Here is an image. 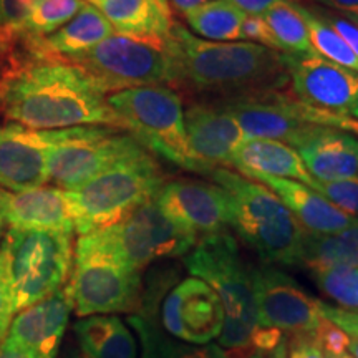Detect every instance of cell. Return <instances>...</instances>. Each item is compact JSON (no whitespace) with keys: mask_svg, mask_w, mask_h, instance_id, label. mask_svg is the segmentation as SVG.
<instances>
[{"mask_svg":"<svg viewBox=\"0 0 358 358\" xmlns=\"http://www.w3.org/2000/svg\"><path fill=\"white\" fill-rule=\"evenodd\" d=\"M128 324L136 332L140 358H227V352L216 343L191 345L169 337L158 325V320L150 310L140 308L128 317Z\"/></svg>","mask_w":358,"mask_h":358,"instance_id":"obj_26","label":"cell"},{"mask_svg":"<svg viewBox=\"0 0 358 358\" xmlns=\"http://www.w3.org/2000/svg\"><path fill=\"white\" fill-rule=\"evenodd\" d=\"M295 7L301 12L302 19L306 20L308 35H310V43L317 55L358 73V57L348 47L345 40L340 37L319 13L308 10L301 2H295Z\"/></svg>","mask_w":358,"mask_h":358,"instance_id":"obj_30","label":"cell"},{"mask_svg":"<svg viewBox=\"0 0 358 358\" xmlns=\"http://www.w3.org/2000/svg\"><path fill=\"white\" fill-rule=\"evenodd\" d=\"M313 2L330 8H337V10H343L350 13V15L358 13V0H313Z\"/></svg>","mask_w":358,"mask_h":358,"instance_id":"obj_46","label":"cell"},{"mask_svg":"<svg viewBox=\"0 0 358 358\" xmlns=\"http://www.w3.org/2000/svg\"><path fill=\"white\" fill-rule=\"evenodd\" d=\"M0 358H37L32 352L27 350L13 340L7 338L0 343Z\"/></svg>","mask_w":358,"mask_h":358,"instance_id":"obj_45","label":"cell"},{"mask_svg":"<svg viewBox=\"0 0 358 358\" xmlns=\"http://www.w3.org/2000/svg\"><path fill=\"white\" fill-rule=\"evenodd\" d=\"M231 111L243 128L245 140H275L295 148L317 124L306 122L299 113L292 93L268 95L219 103Z\"/></svg>","mask_w":358,"mask_h":358,"instance_id":"obj_16","label":"cell"},{"mask_svg":"<svg viewBox=\"0 0 358 358\" xmlns=\"http://www.w3.org/2000/svg\"><path fill=\"white\" fill-rule=\"evenodd\" d=\"M15 315L17 310L15 302H13L10 282H8L6 256H3V252L0 250V343L6 340L8 330H10L12 320Z\"/></svg>","mask_w":358,"mask_h":358,"instance_id":"obj_36","label":"cell"},{"mask_svg":"<svg viewBox=\"0 0 358 358\" xmlns=\"http://www.w3.org/2000/svg\"><path fill=\"white\" fill-rule=\"evenodd\" d=\"M348 353L353 358H358V338H350V343H348Z\"/></svg>","mask_w":358,"mask_h":358,"instance_id":"obj_49","label":"cell"},{"mask_svg":"<svg viewBox=\"0 0 358 358\" xmlns=\"http://www.w3.org/2000/svg\"><path fill=\"white\" fill-rule=\"evenodd\" d=\"M248 15H262L267 8L280 2H301V0H232Z\"/></svg>","mask_w":358,"mask_h":358,"instance_id":"obj_44","label":"cell"},{"mask_svg":"<svg viewBox=\"0 0 358 358\" xmlns=\"http://www.w3.org/2000/svg\"><path fill=\"white\" fill-rule=\"evenodd\" d=\"M185 129L191 158L198 171L229 166L234 151L245 134L226 106L213 101H194L185 111Z\"/></svg>","mask_w":358,"mask_h":358,"instance_id":"obj_17","label":"cell"},{"mask_svg":"<svg viewBox=\"0 0 358 358\" xmlns=\"http://www.w3.org/2000/svg\"><path fill=\"white\" fill-rule=\"evenodd\" d=\"M299 262L308 271L338 266L358 267V221L334 234L306 232Z\"/></svg>","mask_w":358,"mask_h":358,"instance_id":"obj_27","label":"cell"},{"mask_svg":"<svg viewBox=\"0 0 358 358\" xmlns=\"http://www.w3.org/2000/svg\"><path fill=\"white\" fill-rule=\"evenodd\" d=\"M198 241L192 232L182 229L161 211L153 198L123 221L80 236L75 248L92 250L127 267L143 271L158 259L186 256Z\"/></svg>","mask_w":358,"mask_h":358,"instance_id":"obj_7","label":"cell"},{"mask_svg":"<svg viewBox=\"0 0 358 358\" xmlns=\"http://www.w3.org/2000/svg\"><path fill=\"white\" fill-rule=\"evenodd\" d=\"M236 358H266V357L259 352H250V353H245L243 357H236Z\"/></svg>","mask_w":358,"mask_h":358,"instance_id":"obj_51","label":"cell"},{"mask_svg":"<svg viewBox=\"0 0 358 358\" xmlns=\"http://www.w3.org/2000/svg\"><path fill=\"white\" fill-rule=\"evenodd\" d=\"M243 40H250L252 43L280 52L279 45H277L274 35H272L271 29H268L267 22L264 20L262 15H248V19H245L243 25Z\"/></svg>","mask_w":358,"mask_h":358,"instance_id":"obj_38","label":"cell"},{"mask_svg":"<svg viewBox=\"0 0 358 358\" xmlns=\"http://www.w3.org/2000/svg\"><path fill=\"white\" fill-rule=\"evenodd\" d=\"M268 358H287V343L282 342L274 352L268 353Z\"/></svg>","mask_w":358,"mask_h":358,"instance_id":"obj_48","label":"cell"},{"mask_svg":"<svg viewBox=\"0 0 358 358\" xmlns=\"http://www.w3.org/2000/svg\"><path fill=\"white\" fill-rule=\"evenodd\" d=\"M105 93L153 87L176 88L178 69L169 38H140L113 34L82 55L66 58Z\"/></svg>","mask_w":358,"mask_h":358,"instance_id":"obj_6","label":"cell"},{"mask_svg":"<svg viewBox=\"0 0 358 358\" xmlns=\"http://www.w3.org/2000/svg\"><path fill=\"white\" fill-rule=\"evenodd\" d=\"M259 327H271L290 334H313L324 315L320 301L313 299L279 268L271 266L250 268Z\"/></svg>","mask_w":358,"mask_h":358,"instance_id":"obj_13","label":"cell"},{"mask_svg":"<svg viewBox=\"0 0 358 358\" xmlns=\"http://www.w3.org/2000/svg\"><path fill=\"white\" fill-rule=\"evenodd\" d=\"M187 25L211 42H234L243 38V25L248 13L232 0H211L185 15Z\"/></svg>","mask_w":358,"mask_h":358,"instance_id":"obj_28","label":"cell"},{"mask_svg":"<svg viewBox=\"0 0 358 358\" xmlns=\"http://www.w3.org/2000/svg\"><path fill=\"white\" fill-rule=\"evenodd\" d=\"M164 185V173L146 148L116 161L82 186L65 189L73 209L75 231L85 236L123 221L156 198Z\"/></svg>","mask_w":358,"mask_h":358,"instance_id":"obj_4","label":"cell"},{"mask_svg":"<svg viewBox=\"0 0 358 358\" xmlns=\"http://www.w3.org/2000/svg\"><path fill=\"white\" fill-rule=\"evenodd\" d=\"M0 250L6 256L17 313L47 299L69 282L73 266L71 234L8 227Z\"/></svg>","mask_w":358,"mask_h":358,"instance_id":"obj_8","label":"cell"},{"mask_svg":"<svg viewBox=\"0 0 358 358\" xmlns=\"http://www.w3.org/2000/svg\"><path fill=\"white\" fill-rule=\"evenodd\" d=\"M48 150L47 131L17 123L0 127V189L20 192L47 185Z\"/></svg>","mask_w":358,"mask_h":358,"instance_id":"obj_18","label":"cell"},{"mask_svg":"<svg viewBox=\"0 0 358 358\" xmlns=\"http://www.w3.org/2000/svg\"><path fill=\"white\" fill-rule=\"evenodd\" d=\"M48 178L71 191L105 171L116 161L145 150L131 133L113 127H77L47 131Z\"/></svg>","mask_w":358,"mask_h":358,"instance_id":"obj_10","label":"cell"},{"mask_svg":"<svg viewBox=\"0 0 358 358\" xmlns=\"http://www.w3.org/2000/svg\"><path fill=\"white\" fill-rule=\"evenodd\" d=\"M295 150L317 181L358 178V140L350 133L317 127Z\"/></svg>","mask_w":358,"mask_h":358,"instance_id":"obj_22","label":"cell"},{"mask_svg":"<svg viewBox=\"0 0 358 358\" xmlns=\"http://www.w3.org/2000/svg\"><path fill=\"white\" fill-rule=\"evenodd\" d=\"M310 187L329 203L337 206L340 211L358 219V178L337 179V181L313 179Z\"/></svg>","mask_w":358,"mask_h":358,"instance_id":"obj_33","label":"cell"},{"mask_svg":"<svg viewBox=\"0 0 358 358\" xmlns=\"http://www.w3.org/2000/svg\"><path fill=\"white\" fill-rule=\"evenodd\" d=\"M320 17L332 27L340 37L345 40L348 47H350L353 53L358 57V20L355 17H353V20L345 19V17H338L335 15V13H324V15Z\"/></svg>","mask_w":358,"mask_h":358,"instance_id":"obj_41","label":"cell"},{"mask_svg":"<svg viewBox=\"0 0 358 358\" xmlns=\"http://www.w3.org/2000/svg\"><path fill=\"white\" fill-rule=\"evenodd\" d=\"M206 2H211V0H169V6H171V8H174V10L181 13L182 17L186 15L187 12L194 10L196 7L203 6V3Z\"/></svg>","mask_w":358,"mask_h":358,"instance_id":"obj_47","label":"cell"},{"mask_svg":"<svg viewBox=\"0 0 358 358\" xmlns=\"http://www.w3.org/2000/svg\"><path fill=\"white\" fill-rule=\"evenodd\" d=\"M32 8V0H0V38L19 42Z\"/></svg>","mask_w":358,"mask_h":358,"instance_id":"obj_34","label":"cell"},{"mask_svg":"<svg viewBox=\"0 0 358 358\" xmlns=\"http://www.w3.org/2000/svg\"><path fill=\"white\" fill-rule=\"evenodd\" d=\"M295 100H297V98H295ZM297 108L302 118L308 123L317 124V127L334 128V129H340V131L358 134V120L350 118V116L327 113V111L312 108V106H308L306 103L299 100H297Z\"/></svg>","mask_w":358,"mask_h":358,"instance_id":"obj_35","label":"cell"},{"mask_svg":"<svg viewBox=\"0 0 358 358\" xmlns=\"http://www.w3.org/2000/svg\"><path fill=\"white\" fill-rule=\"evenodd\" d=\"M352 17H353V15H352ZM355 19H357V17H355ZM357 20H358V19H357Z\"/></svg>","mask_w":358,"mask_h":358,"instance_id":"obj_56","label":"cell"},{"mask_svg":"<svg viewBox=\"0 0 358 358\" xmlns=\"http://www.w3.org/2000/svg\"><path fill=\"white\" fill-rule=\"evenodd\" d=\"M38 2H42V0H32V3H34V6H37Z\"/></svg>","mask_w":358,"mask_h":358,"instance_id":"obj_54","label":"cell"},{"mask_svg":"<svg viewBox=\"0 0 358 358\" xmlns=\"http://www.w3.org/2000/svg\"><path fill=\"white\" fill-rule=\"evenodd\" d=\"M169 337L191 345H209L221 337L224 308L216 292L198 277H187L164 295L159 310L141 303Z\"/></svg>","mask_w":358,"mask_h":358,"instance_id":"obj_12","label":"cell"},{"mask_svg":"<svg viewBox=\"0 0 358 358\" xmlns=\"http://www.w3.org/2000/svg\"><path fill=\"white\" fill-rule=\"evenodd\" d=\"M312 335L313 338H315V342L320 345L322 350L325 352V355L334 357L348 352L350 337H348L342 329H338L337 325H334L332 322L327 320L325 317L319 329H317Z\"/></svg>","mask_w":358,"mask_h":358,"instance_id":"obj_37","label":"cell"},{"mask_svg":"<svg viewBox=\"0 0 358 358\" xmlns=\"http://www.w3.org/2000/svg\"><path fill=\"white\" fill-rule=\"evenodd\" d=\"M85 0H42L34 6L25 32L32 37H48L77 15Z\"/></svg>","mask_w":358,"mask_h":358,"instance_id":"obj_32","label":"cell"},{"mask_svg":"<svg viewBox=\"0 0 358 358\" xmlns=\"http://www.w3.org/2000/svg\"><path fill=\"white\" fill-rule=\"evenodd\" d=\"M111 110L123 127L146 148L179 166L198 171L185 129V110L178 90L164 85L110 93Z\"/></svg>","mask_w":358,"mask_h":358,"instance_id":"obj_9","label":"cell"},{"mask_svg":"<svg viewBox=\"0 0 358 358\" xmlns=\"http://www.w3.org/2000/svg\"><path fill=\"white\" fill-rule=\"evenodd\" d=\"M245 178L261 182L275 192L308 234H334L347 229L358 221L347 213L340 211L337 206L329 203L319 192L303 182L264 176V174H245Z\"/></svg>","mask_w":358,"mask_h":358,"instance_id":"obj_21","label":"cell"},{"mask_svg":"<svg viewBox=\"0 0 358 358\" xmlns=\"http://www.w3.org/2000/svg\"><path fill=\"white\" fill-rule=\"evenodd\" d=\"M322 315L332 322L338 329H342L350 338H358V310L342 307H332L329 303L320 302Z\"/></svg>","mask_w":358,"mask_h":358,"instance_id":"obj_39","label":"cell"},{"mask_svg":"<svg viewBox=\"0 0 358 358\" xmlns=\"http://www.w3.org/2000/svg\"><path fill=\"white\" fill-rule=\"evenodd\" d=\"M3 217H2V211H0V236H2V229H3Z\"/></svg>","mask_w":358,"mask_h":358,"instance_id":"obj_53","label":"cell"},{"mask_svg":"<svg viewBox=\"0 0 358 358\" xmlns=\"http://www.w3.org/2000/svg\"><path fill=\"white\" fill-rule=\"evenodd\" d=\"M185 264L192 277L211 287L224 308V327L219 347L243 350L259 327L250 268L245 267L236 239L227 231L201 237Z\"/></svg>","mask_w":358,"mask_h":358,"instance_id":"obj_5","label":"cell"},{"mask_svg":"<svg viewBox=\"0 0 358 358\" xmlns=\"http://www.w3.org/2000/svg\"><path fill=\"white\" fill-rule=\"evenodd\" d=\"M171 50L176 60V90L226 103L285 92L290 82L287 57L252 42H211L174 22Z\"/></svg>","mask_w":358,"mask_h":358,"instance_id":"obj_2","label":"cell"},{"mask_svg":"<svg viewBox=\"0 0 358 358\" xmlns=\"http://www.w3.org/2000/svg\"><path fill=\"white\" fill-rule=\"evenodd\" d=\"M313 282L342 308L358 310V267L310 268Z\"/></svg>","mask_w":358,"mask_h":358,"instance_id":"obj_31","label":"cell"},{"mask_svg":"<svg viewBox=\"0 0 358 358\" xmlns=\"http://www.w3.org/2000/svg\"><path fill=\"white\" fill-rule=\"evenodd\" d=\"M327 357H329V355H327ZM329 358H353V357L347 352V353H342V355H334V357H329Z\"/></svg>","mask_w":358,"mask_h":358,"instance_id":"obj_52","label":"cell"},{"mask_svg":"<svg viewBox=\"0 0 358 358\" xmlns=\"http://www.w3.org/2000/svg\"><path fill=\"white\" fill-rule=\"evenodd\" d=\"M73 312L82 319L90 315L136 313L141 307V271L113 259L75 248L69 277Z\"/></svg>","mask_w":358,"mask_h":358,"instance_id":"obj_11","label":"cell"},{"mask_svg":"<svg viewBox=\"0 0 358 358\" xmlns=\"http://www.w3.org/2000/svg\"><path fill=\"white\" fill-rule=\"evenodd\" d=\"M287 358H329L312 334H292L287 343Z\"/></svg>","mask_w":358,"mask_h":358,"instance_id":"obj_40","label":"cell"},{"mask_svg":"<svg viewBox=\"0 0 358 358\" xmlns=\"http://www.w3.org/2000/svg\"><path fill=\"white\" fill-rule=\"evenodd\" d=\"M229 164L239 169L244 176L264 174L292 179L307 186L313 181L297 150L275 140H245L234 151Z\"/></svg>","mask_w":358,"mask_h":358,"instance_id":"obj_24","label":"cell"},{"mask_svg":"<svg viewBox=\"0 0 358 358\" xmlns=\"http://www.w3.org/2000/svg\"><path fill=\"white\" fill-rule=\"evenodd\" d=\"M64 358H87V357H85L83 353L78 350V348H69V350L65 352Z\"/></svg>","mask_w":358,"mask_h":358,"instance_id":"obj_50","label":"cell"},{"mask_svg":"<svg viewBox=\"0 0 358 358\" xmlns=\"http://www.w3.org/2000/svg\"><path fill=\"white\" fill-rule=\"evenodd\" d=\"M0 116L38 131L77 127L124 129L106 95L66 62L37 60L20 50L0 80Z\"/></svg>","mask_w":358,"mask_h":358,"instance_id":"obj_1","label":"cell"},{"mask_svg":"<svg viewBox=\"0 0 358 358\" xmlns=\"http://www.w3.org/2000/svg\"><path fill=\"white\" fill-rule=\"evenodd\" d=\"M209 174L229 199V226L256 250L262 262L299 264L306 231L279 196L229 169L214 168Z\"/></svg>","mask_w":358,"mask_h":358,"instance_id":"obj_3","label":"cell"},{"mask_svg":"<svg viewBox=\"0 0 358 358\" xmlns=\"http://www.w3.org/2000/svg\"><path fill=\"white\" fill-rule=\"evenodd\" d=\"M284 342V334L282 330L271 329V327H257L254 330L252 337H250V345L256 348V352L262 353V355H268L274 352L280 343Z\"/></svg>","mask_w":358,"mask_h":358,"instance_id":"obj_42","label":"cell"},{"mask_svg":"<svg viewBox=\"0 0 358 358\" xmlns=\"http://www.w3.org/2000/svg\"><path fill=\"white\" fill-rule=\"evenodd\" d=\"M78 350L87 358H140V345L116 315L82 317L73 324Z\"/></svg>","mask_w":358,"mask_h":358,"instance_id":"obj_25","label":"cell"},{"mask_svg":"<svg viewBox=\"0 0 358 358\" xmlns=\"http://www.w3.org/2000/svg\"><path fill=\"white\" fill-rule=\"evenodd\" d=\"M274 35L279 50L290 57L315 55L306 20L295 7V2H280L262 13Z\"/></svg>","mask_w":358,"mask_h":358,"instance_id":"obj_29","label":"cell"},{"mask_svg":"<svg viewBox=\"0 0 358 358\" xmlns=\"http://www.w3.org/2000/svg\"><path fill=\"white\" fill-rule=\"evenodd\" d=\"M103 13L115 34L166 40L174 25L169 0H85Z\"/></svg>","mask_w":358,"mask_h":358,"instance_id":"obj_23","label":"cell"},{"mask_svg":"<svg viewBox=\"0 0 358 358\" xmlns=\"http://www.w3.org/2000/svg\"><path fill=\"white\" fill-rule=\"evenodd\" d=\"M73 301L69 285L13 317L7 338L13 340L37 358H57L60 352Z\"/></svg>","mask_w":358,"mask_h":358,"instance_id":"obj_19","label":"cell"},{"mask_svg":"<svg viewBox=\"0 0 358 358\" xmlns=\"http://www.w3.org/2000/svg\"><path fill=\"white\" fill-rule=\"evenodd\" d=\"M0 211L10 229L55 231L73 234L75 219L69 192L58 186H40L29 191L0 189Z\"/></svg>","mask_w":358,"mask_h":358,"instance_id":"obj_20","label":"cell"},{"mask_svg":"<svg viewBox=\"0 0 358 358\" xmlns=\"http://www.w3.org/2000/svg\"><path fill=\"white\" fill-rule=\"evenodd\" d=\"M353 17H357V19H358V13H357V15H353Z\"/></svg>","mask_w":358,"mask_h":358,"instance_id":"obj_55","label":"cell"},{"mask_svg":"<svg viewBox=\"0 0 358 358\" xmlns=\"http://www.w3.org/2000/svg\"><path fill=\"white\" fill-rule=\"evenodd\" d=\"M287 57L292 95L327 113L358 120V73L320 55Z\"/></svg>","mask_w":358,"mask_h":358,"instance_id":"obj_14","label":"cell"},{"mask_svg":"<svg viewBox=\"0 0 358 358\" xmlns=\"http://www.w3.org/2000/svg\"><path fill=\"white\" fill-rule=\"evenodd\" d=\"M22 40V38H20ZM20 40L10 42V40L0 38V80L7 73V70L15 64L20 55Z\"/></svg>","mask_w":358,"mask_h":358,"instance_id":"obj_43","label":"cell"},{"mask_svg":"<svg viewBox=\"0 0 358 358\" xmlns=\"http://www.w3.org/2000/svg\"><path fill=\"white\" fill-rule=\"evenodd\" d=\"M161 211L198 239L226 231L229 226V199L221 186L204 181L166 182L156 196Z\"/></svg>","mask_w":358,"mask_h":358,"instance_id":"obj_15","label":"cell"}]
</instances>
